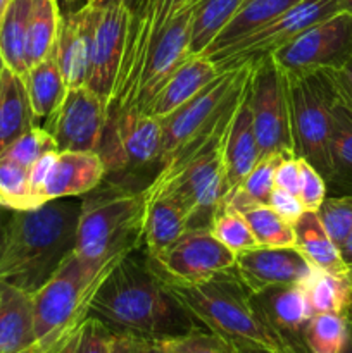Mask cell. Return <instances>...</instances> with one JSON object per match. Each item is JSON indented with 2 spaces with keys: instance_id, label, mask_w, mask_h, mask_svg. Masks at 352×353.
<instances>
[{
  "instance_id": "cell-30",
  "label": "cell",
  "mask_w": 352,
  "mask_h": 353,
  "mask_svg": "<svg viewBox=\"0 0 352 353\" xmlns=\"http://www.w3.org/2000/svg\"><path fill=\"white\" fill-rule=\"evenodd\" d=\"M330 159L331 176L326 186L337 190L338 195H352V109L338 93L331 114Z\"/></svg>"
},
{
  "instance_id": "cell-39",
  "label": "cell",
  "mask_w": 352,
  "mask_h": 353,
  "mask_svg": "<svg viewBox=\"0 0 352 353\" xmlns=\"http://www.w3.org/2000/svg\"><path fill=\"white\" fill-rule=\"evenodd\" d=\"M211 233L235 255L257 248L254 234L247 219L237 210H219L211 224Z\"/></svg>"
},
{
  "instance_id": "cell-9",
  "label": "cell",
  "mask_w": 352,
  "mask_h": 353,
  "mask_svg": "<svg viewBox=\"0 0 352 353\" xmlns=\"http://www.w3.org/2000/svg\"><path fill=\"white\" fill-rule=\"evenodd\" d=\"M247 99L261 159L273 154H293L289 79L271 55L252 61Z\"/></svg>"
},
{
  "instance_id": "cell-27",
  "label": "cell",
  "mask_w": 352,
  "mask_h": 353,
  "mask_svg": "<svg viewBox=\"0 0 352 353\" xmlns=\"http://www.w3.org/2000/svg\"><path fill=\"white\" fill-rule=\"evenodd\" d=\"M293 231L295 248L313 268L338 276H349L347 265L342 261L340 248L333 243L316 212L306 210L293 224Z\"/></svg>"
},
{
  "instance_id": "cell-56",
  "label": "cell",
  "mask_w": 352,
  "mask_h": 353,
  "mask_svg": "<svg viewBox=\"0 0 352 353\" xmlns=\"http://www.w3.org/2000/svg\"><path fill=\"white\" fill-rule=\"evenodd\" d=\"M349 326H351V324H349ZM342 353H352V327H351V338H349L347 347L344 348V352H342Z\"/></svg>"
},
{
  "instance_id": "cell-43",
  "label": "cell",
  "mask_w": 352,
  "mask_h": 353,
  "mask_svg": "<svg viewBox=\"0 0 352 353\" xmlns=\"http://www.w3.org/2000/svg\"><path fill=\"white\" fill-rule=\"evenodd\" d=\"M48 152H59L55 140L52 138V134L48 133L47 130H43L41 126H37L31 131H28L26 134H23L19 140L14 141V143L10 145V147H7L0 155L17 162V164L24 165V168L31 169V165H33L41 155L48 154Z\"/></svg>"
},
{
  "instance_id": "cell-4",
  "label": "cell",
  "mask_w": 352,
  "mask_h": 353,
  "mask_svg": "<svg viewBox=\"0 0 352 353\" xmlns=\"http://www.w3.org/2000/svg\"><path fill=\"white\" fill-rule=\"evenodd\" d=\"M123 257L93 261L72 250L64 259L54 276L31 295L35 353H55L75 333L88 316L90 302L100 283Z\"/></svg>"
},
{
  "instance_id": "cell-20",
  "label": "cell",
  "mask_w": 352,
  "mask_h": 353,
  "mask_svg": "<svg viewBox=\"0 0 352 353\" xmlns=\"http://www.w3.org/2000/svg\"><path fill=\"white\" fill-rule=\"evenodd\" d=\"M192 9L193 6L179 14L155 43L147 65H145L144 72L138 79L137 88H135L130 110L140 109L145 102H148L168 81L169 76L190 57L188 41Z\"/></svg>"
},
{
  "instance_id": "cell-14",
  "label": "cell",
  "mask_w": 352,
  "mask_h": 353,
  "mask_svg": "<svg viewBox=\"0 0 352 353\" xmlns=\"http://www.w3.org/2000/svg\"><path fill=\"white\" fill-rule=\"evenodd\" d=\"M147 259L164 281L195 285L235 269L237 255L202 228L185 231L171 247Z\"/></svg>"
},
{
  "instance_id": "cell-38",
  "label": "cell",
  "mask_w": 352,
  "mask_h": 353,
  "mask_svg": "<svg viewBox=\"0 0 352 353\" xmlns=\"http://www.w3.org/2000/svg\"><path fill=\"white\" fill-rule=\"evenodd\" d=\"M0 205L9 210L37 209L30 169L0 155Z\"/></svg>"
},
{
  "instance_id": "cell-5",
  "label": "cell",
  "mask_w": 352,
  "mask_h": 353,
  "mask_svg": "<svg viewBox=\"0 0 352 353\" xmlns=\"http://www.w3.org/2000/svg\"><path fill=\"white\" fill-rule=\"evenodd\" d=\"M145 190L116 186L81 200L75 254L110 261L137 250L144 241Z\"/></svg>"
},
{
  "instance_id": "cell-2",
  "label": "cell",
  "mask_w": 352,
  "mask_h": 353,
  "mask_svg": "<svg viewBox=\"0 0 352 353\" xmlns=\"http://www.w3.org/2000/svg\"><path fill=\"white\" fill-rule=\"evenodd\" d=\"M81 200L55 199L37 209L9 210L0 281L33 295L75 250Z\"/></svg>"
},
{
  "instance_id": "cell-46",
  "label": "cell",
  "mask_w": 352,
  "mask_h": 353,
  "mask_svg": "<svg viewBox=\"0 0 352 353\" xmlns=\"http://www.w3.org/2000/svg\"><path fill=\"white\" fill-rule=\"evenodd\" d=\"M275 188L285 190L299 196L300 190V165L295 155H286L280 161L275 171Z\"/></svg>"
},
{
  "instance_id": "cell-11",
  "label": "cell",
  "mask_w": 352,
  "mask_h": 353,
  "mask_svg": "<svg viewBox=\"0 0 352 353\" xmlns=\"http://www.w3.org/2000/svg\"><path fill=\"white\" fill-rule=\"evenodd\" d=\"M340 10H344L340 0H300L282 16L245 34L230 47L213 55L209 61L216 64L219 72L257 61L264 55H271L307 28L335 16Z\"/></svg>"
},
{
  "instance_id": "cell-57",
  "label": "cell",
  "mask_w": 352,
  "mask_h": 353,
  "mask_svg": "<svg viewBox=\"0 0 352 353\" xmlns=\"http://www.w3.org/2000/svg\"><path fill=\"white\" fill-rule=\"evenodd\" d=\"M349 278H351V283H352V271H349ZM345 317H347V319H351V321H352V309L349 310L347 316H345Z\"/></svg>"
},
{
  "instance_id": "cell-41",
  "label": "cell",
  "mask_w": 352,
  "mask_h": 353,
  "mask_svg": "<svg viewBox=\"0 0 352 353\" xmlns=\"http://www.w3.org/2000/svg\"><path fill=\"white\" fill-rule=\"evenodd\" d=\"M316 214L333 243L340 248L352 233V195L328 196Z\"/></svg>"
},
{
  "instance_id": "cell-45",
  "label": "cell",
  "mask_w": 352,
  "mask_h": 353,
  "mask_svg": "<svg viewBox=\"0 0 352 353\" xmlns=\"http://www.w3.org/2000/svg\"><path fill=\"white\" fill-rule=\"evenodd\" d=\"M268 205L290 224H295L297 219L306 212L299 196L280 188H273Z\"/></svg>"
},
{
  "instance_id": "cell-47",
  "label": "cell",
  "mask_w": 352,
  "mask_h": 353,
  "mask_svg": "<svg viewBox=\"0 0 352 353\" xmlns=\"http://www.w3.org/2000/svg\"><path fill=\"white\" fill-rule=\"evenodd\" d=\"M326 71L333 81L338 97L352 109V57H349L338 68L326 69Z\"/></svg>"
},
{
  "instance_id": "cell-1",
  "label": "cell",
  "mask_w": 352,
  "mask_h": 353,
  "mask_svg": "<svg viewBox=\"0 0 352 353\" xmlns=\"http://www.w3.org/2000/svg\"><path fill=\"white\" fill-rule=\"evenodd\" d=\"M88 316L102 321L114 333L148 341L178 338L204 327L173 296L148 259L137 257L135 250L124 255L100 283Z\"/></svg>"
},
{
  "instance_id": "cell-26",
  "label": "cell",
  "mask_w": 352,
  "mask_h": 353,
  "mask_svg": "<svg viewBox=\"0 0 352 353\" xmlns=\"http://www.w3.org/2000/svg\"><path fill=\"white\" fill-rule=\"evenodd\" d=\"M37 126L23 76L3 65L0 72V154Z\"/></svg>"
},
{
  "instance_id": "cell-42",
  "label": "cell",
  "mask_w": 352,
  "mask_h": 353,
  "mask_svg": "<svg viewBox=\"0 0 352 353\" xmlns=\"http://www.w3.org/2000/svg\"><path fill=\"white\" fill-rule=\"evenodd\" d=\"M171 353H237V347L209 330H197L178 338L152 341Z\"/></svg>"
},
{
  "instance_id": "cell-28",
  "label": "cell",
  "mask_w": 352,
  "mask_h": 353,
  "mask_svg": "<svg viewBox=\"0 0 352 353\" xmlns=\"http://www.w3.org/2000/svg\"><path fill=\"white\" fill-rule=\"evenodd\" d=\"M299 2L300 0H244V3L238 7L237 12L230 19V23L224 26V30L217 34L213 45L202 55L211 59L217 52L224 50L231 43L244 38L245 34L252 33L257 28L268 24L269 21L282 16L283 12H286L290 7Z\"/></svg>"
},
{
  "instance_id": "cell-15",
  "label": "cell",
  "mask_w": 352,
  "mask_h": 353,
  "mask_svg": "<svg viewBox=\"0 0 352 353\" xmlns=\"http://www.w3.org/2000/svg\"><path fill=\"white\" fill-rule=\"evenodd\" d=\"M107 116V103L83 85L68 88L62 102L41 128L52 134L59 152H99Z\"/></svg>"
},
{
  "instance_id": "cell-60",
  "label": "cell",
  "mask_w": 352,
  "mask_h": 353,
  "mask_svg": "<svg viewBox=\"0 0 352 353\" xmlns=\"http://www.w3.org/2000/svg\"><path fill=\"white\" fill-rule=\"evenodd\" d=\"M349 321V319H347ZM349 324H351V327H352V323H349Z\"/></svg>"
},
{
  "instance_id": "cell-58",
  "label": "cell",
  "mask_w": 352,
  "mask_h": 353,
  "mask_svg": "<svg viewBox=\"0 0 352 353\" xmlns=\"http://www.w3.org/2000/svg\"><path fill=\"white\" fill-rule=\"evenodd\" d=\"M123 2L126 3L128 7H131V6H133V3H135V0H123Z\"/></svg>"
},
{
  "instance_id": "cell-19",
  "label": "cell",
  "mask_w": 352,
  "mask_h": 353,
  "mask_svg": "<svg viewBox=\"0 0 352 353\" xmlns=\"http://www.w3.org/2000/svg\"><path fill=\"white\" fill-rule=\"evenodd\" d=\"M99 16V0H86L78 9L62 14L55 52L68 88L86 85Z\"/></svg>"
},
{
  "instance_id": "cell-10",
  "label": "cell",
  "mask_w": 352,
  "mask_h": 353,
  "mask_svg": "<svg viewBox=\"0 0 352 353\" xmlns=\"http://www.w3.org/2000/svg\"><path fill=\"white\" fill-rule=\"evenodd\" d=\"M252 62L242 64L238 68L219 72L217 78L207 86H204L197 95L182 107L161 119L162 145L159 157L157 171L185 141H188L197 131L213 123L228 107L233 105L245 92V86L251 76ZM157 174V172H155Z\"/></svg>"
},
{
  "instance_id": "cell-7",
  "label": "cell",
  "mask_w": 352,
  "mask_h": 353,
  "mask_svg": "<svg viewBox=\"0 0 352 353\" xmlns=\"http://www.w3.org/2000/svg\"><path fill=\"white\" fill-rule=\"evenodd\" d=\"M289 79L293 155L309 162L328 183L331 176V114L337 90L326 69Z\"/></svg>"
},
{
  "instance_id": "cell-59",
  "label": "cell",
  "mask_w": 352,
  "mask_h": 353,
  "mask_svg": "<svg viewBox=\"0 0 352 353\" xmlns=\"http://www.w3.org/2000/svg\"><path fill=\"white\" fill-rule=\"evenodd\" d=\"M3 65H6V64H3V61H2V57H0V72H2V69H3Z\"/></svg>"
},
{
  "instance_id": "cell-51",
  "label": "cell",
  "mask_w": 352,
  "mask_h": 353,
  "mask_svg": "<svg viewBox=\"0 0 352 353\" xmlns=\"http://www.w3.org/2000/svg\"><path fill=\"white\" fill-rule=\"evenodd\" d=\"M79 2H81V0H57V3H59V7H61L62 14L69 12V10L78 9Z\"/></svg>"
},
{
  "instance_id": "cell-29",
  "label": "cell",
  "mask_w": 352,
  "mask_h": 353,
  "mask_svg": "<svg viewBox=\"0 0 352 353\" xmlns=\"http://www.w3.org/2000/svg\"><path fill=\"white\" fill-rule=\"evenodd\" d=\"M23 79L24 85H26L28 97H30L35 119L40 126V123L43 124L47 117L57 109V105L62 102L66 92H68L61 68H59L55 47L43 61L28 69Z\"/></svg>"
},
{
  "instance_id": "cell-8",
  "label": "cell",
  "mask_w": 352,
  "mask_h": 353,
  "mask_svg": "<svg viewBox=\"0 0 352 353\" xmlns=\"http://www.w3.org/2000/svg\"><path fill=\"white\" fill-rule=\"evenodd\" d=\"M197 0H135L130 7V23L126 31L119 74L109 102L107 121L126 112L131 107L135 88L155 43L169 24Z\"/></svg>"
},
{
  "instance_id": "cell-25",
  "label": "cell",
  "mask_w": 352,
  "mask_h": 353,
  "mask_svg": "<svg viewBox=\"0 0 352 353\" xmlns=\"http://www.w3.org/2000/svg\"><path fill=\"white\" fill-rule=\"evenodd\" d=\"M0 353H35L33 299L0 281Z\"/></svg>"
},
{
  "instance_id": "cell-44",
  "label": "cell",
  "mask_w": 352,
  "mask_h": 353,
  "mask_svg": "<svg viewBox=\"0 0 352 353\" xmlns=\"http://www.w3.org/2000/svg\"><path fill=\"white\" fill-rule=\"evenodd\" d=\"M299 159V157H297ZM300 165V190H299V199L302 202L304 209L316 212L323 200L326 199V181L323 176L304 159H299Z\"/></svg>"
},
{
  "instance_id": "cell-17",
  "label": "cell",
  "mask_w": 352,
  "mask_h": 353,
  "mask_svg": "<svg viewBox=\"0 0 352 353\" xmlns=\"http://www.w3.org/2000/svg\"><path fill=\"white\" fill-rule=\"evenodd\" d=\"M235 269L251 293L276 286L306 285L314 269L295 247L252 248L237 255Z\"/></svg>"
},
{
  "instance_id": "cell-21",
  "label": "cell",
  "mask_w": 352,
  "mask_h": 353,
  "mask_svg": "<svg viewBox=\"0 0 352 353\" xmlns=\"http://www.w3.org/2000/svg\"><path fill=\"white\" fill-rule=\"evenodd\" d=\"M106 179V165L99 152H57L40 192L38 203L66 196H79L99 188Z\"/></svg>"
},
{
  "instance_id": "cell-50",
  "label": "cell",
  "mask_w": 352,
  "mask_h": 353,
  "mask_svg": "<svg viewBox=\"0 0 352 353\" xmlns=\"http://www.w3.org/2000/svg\"><path fill=\"white\" fill-rule=\"evenodd\" d=\"M7 210L9 209L0 205V257H2L3 243H6V226H7V217H9Z\"/></svg>"
},
{
  "instance_id": "cell-3",
  "label": "cell",
  "mask_w": 352,
  "mask_h": 353,
  "mask_svg": "<svg viewBox=\"0 0 352 353\" xmlns=\"http://www.w3.org/2000/svg\"><path fill=\"white\" fill-rule=\"evenodd\" d=\"M166 285L173 296L199 321V324L211 333L219 334L235 347L295 353L261 319L252 305L251 292L240 279L237 269L195 285L168 281Z\"/></svg>"
},
{
  "instance_id": "cell-31",
  "label": "cell",
  "mask_w": 352,
  "mask_h": 353,
  "mask_svg": "<svg viewBox=\"0 0 352 353\" xmlns=\"http://www.w3.org/2000/svg\"><path fill=\"white\" fill-rule=\"evenodd\" d=\"M286 155L293 154H273L268 155V157L259 159V162L245 176L244 181L233 192L223 196L216 212H219V210H237V212L242 214L248 209H254V207L268 205L269 196H271L273 188H275L276 165Z\"/></svg>"
},
{
  "instance_id": "cell-22",
  "label": "cell",
  "mask_w": 352,
  "mask_h": 353,
  "mask_svg": "<svg viewBox=\"0 0 352 353\" xmlns=\"http://www.w3.org/2000/svg\"><path fill=\"white\" fill-rule=\"evenodd\" d=\"M217 76H219V71L213 61L204 55L188 57L169 76L162 88L137 110H141L159 121L164 119L178 107L188 102L193 95H197L204 86L209 85Z\"/></svg>"
},
{
  "instance_id": "cell-23",
  "label": "cell",
  "mask_w": 352,
  "mask_h": 353,
  "mask_svg": "<svg viewBox=\"0 0 352 353\" xmlns=\"http://www.w3.org/2000/svg\"><path fill=\"white\" fill-rule=\"evenodd\" d=\"M259 159H261V154H259V145L257 140H255L247 88H245L244 97L238 102L233 119H231L230 128H228L226 140H224V195L233 192L244 181L245 176L252 171V168L257 164Z\"/></svg>"
},
{
  "instance_id": "cell-36",
  "label": "cell",
  "mask_w": 352,
  "mask_h": 353,
  "mask_svg": "<svg viewBox=\"0 0 352 353\" xmlns=\"http://www.w3.org/2000/svg\"><path fill=\"white\" fill-rule=\"evenodd\" d=\"M351 338V326L342 314H314L304 330L307 353H342Z\"/></svg>"
},
{
  "instance_id": "cell-34",
  "label": "cell",
  "mask_w": 352,
  "mask_h": 353,
  "mask_svg": "<svg viewBox=\"0 0 352 353\" xmlns=\"http://www.w3.org/2000/svg\"><path fill=\"white\" fill-rule=\"evenodd\" d=\"M31 0H10L0 19V57L6 68L24 76L26 65V34Z\"/></svg>"
},
{
  "instance_id": "cell-24",
  "label": "cell",
  "mask_w": 352,
  "mask_h": 353,
  "mask_svg": "<svg viewBox=\"0 0 352 353\" xmlns=\"http://www.w3.org/2000/svg\"><path fill=\"white\" fill-rule=\"evenodd\" d=\"M185 231H188V219L178 199L169 193L145 190L144 245L147 257L164 252Z\"/></svg>"
},
{
  "instance_id": "cell-18",
  "label": "cell",
  "mask_w": 352,
  "mask_h": 353,
  "mask_svg": "<svg viewBox=\"0 0 352 353\" xmlns=\"http://www.w3.org/2000/svg\"><path fill=\"white\" fill-rule=\"evenodd\" d=\"M254 309L269 330L295 353H307L304 330L314 316L304 285L276 286L251 293Z\"/></svg>"
},
{
  "instance_id": "cell-52",
  "label": "cell",
  "mask_w": 352,
  "mask_h": 353,
  "mask_svg": "<svg viewBox=\"0 0 352 353\" xmlns=\"http://www.w3.org/2000/svg\"><path fill=\"white\" fill-rule=\"evenodd\" d=\"M237 353H275L269 350H261V348H247V347H237Z\"/></svg>"
},
{
  "instance_id": "cell-48",
  "label": "cell",
  "mask_w": 352,
  "mask_h": 353,
  "mask_svg": "<svg viewBox=\"0 0 352 353\" xmlns=\"http://www.w3.org/2000/svg\"><path fill=\"white\" fill-rule=\"evenodd\" d=\"M150 341L128 333H114L110 353H148Z\"/></svg>"
},
{
  "instance_id": "cell-53",
  "label": "cell",
  "mask_w": 352,
  "mask_h": 353,
  "mask_svg": "<svg viewBox=\"0 0 352 353\" xmlns=\"http://www.w3.org/2000/svg\"><path fill=\"white\" fill-rule=\"evenodd\" d=\"M148 353H171V352H168L166 348L159 347L157 343H152V341H150V348H148Z\"/></svg>"
},
{
  "instance_id": "cell-37",
  "label": "cell",
  "mask_w": 352,
  "mask_h": 353,
  "mask_svg": "<svg viewBox=\"0 0 352 353\" xmlns=\"http://www.w3.org/2000/svg\"><path fill=\"white\" fill-rule=\"evenodd\" d=\"M251 226L252 234L262 248L295 247L293 224L283 219L269 205H259L242 212Z\"/></svg>"
},
{
  "instance_id": "cell-55",
  "label": "cell",
  "mask_w": 352,
  "mask_h": 353,
  "mask_svg": "<svg viewBox=\"0 0 352 353\" xmlns=\"http://www.w3.org/2000/svg\"><path fill=\"white\" fill-rule=\"evenodd\" d=\"M9 2H10V0H0V19H2V16H3V12H6Z\"/></svg>"
},
{
  "instance_id": "cell-54",
  "label": "cell",
  "mask_w": 352,
  "mask_h": 353,
  "mask_svg": "<svg viewBox=\"0 0 352 353\" xmlns=\"http://www.w3.org/2000/svg\"><path fill=\"white\" fill-rule=\"evenodd\" d=\"M340 3H342V9L352 14V0H340Z\"/></svg>"
},
{
  "instance_id": "cell-49",
  "label": "cell",
  "mask_w": 352,
  "mask_h": 353,
  "mask_svg": "<svg viewBox=\"0 0 352 353\" xmlns=\"http://www.w3.org/2000/svg\"><path fill=\"white\" fill-rule=\"evenodd\" d=\"M340 255H342V261H344V264L347 265L349 271H352V233L349 234L347 240L342 243Z\"/></svg>"
},
{
  "instance_id": "cell-33",
  "label": "cell",
  "mask_w": 352,
  "mask_h": 353,
  "mask_svg": "<svg viewBox=\"0 0 352 353\" xmlns=\"http://www.w3.org/2000/svg\"><path fill=\"white\" fill-rule=\"evenodd\" d=\"M62 12L57 0H31L26 34V65L43 61L57 43Z\"/></svg>"
},
{
  "instance_id": "cell-61",
  "label": "cell",
  "mask_w": 352,
  "mask_h": 353,
  "mask_svg": "<svg viewBox=\"0 0 352 353\" xmlns=\"http://www.w3.org/2000/svg\"><path fill=\"white\" fill-rule=\"evenodd\" d=\"M349 323H352V321H349Z\"/></svg>"
},
{
  "instance_id": "cell-32",
  "label": "cell",
  "mask_w": 352,
  "mask_h": 353,
  "mask_svg": "<svg viewBox=\"0 0 352 353\" xmlns=\"http://www.w3.org/2000/svg\"><path fill=\"white\" fill-rule=\"evenodd\" d=\"M244 0H197L190 23V57L202 55L224 30Z\"/></svg>"
},
{
  "instance_id": "cell-35",
  "label": "cell",
  "mask_w": 352,
  "mask_h": 353,
  "mask_svg": "<svg viewBox=\"0 0 352 353\" xmlns=\"http://www.w3.org/2000/svg\"><path fill=\"white\" fill-rule=\"evenodd\" d=\"M304 288L314 314L333 312L347 316L352 309V283L349 276L314 269Z\"/></svg>"
},
{
  "instance_id": "cell-16",
  "label": "cell",
  "mask_w": 352,
  "mask_h": 353,
  "mask_svg": "<svg viewBox=\"0 0 352 353\" xmlns=\"http://www.w3.org/2000/svg\"><path fill=\"white\" fill-rule=\"evenodd\" d=\"M99 2L100 16L93 37L86 86L92 88L109 109L110 97L119 74L124 43H126L130 7L123 0H99Z\"/></svg>"
},
{
  "instance_id": "cell-6",
  "label": "cell",
  "mask_w": 352,
  "mask_h": 353,
  "mask_svg": "<svg viewBox=\"0 0 352 353\" xmlns=\"http://www.w3.org/2000/svg\"><path fill=\"white\" fill-rule=\"evenodd\" d=\"M228 128L230 124L186 161L157 172L145 188L176 196L186 212L188 230H209L224 195L223 148Z\"/></svg>"
},
{
  "instance_id": "cell-40",
  "label": "cell",
  "mask_w": 352,
  "mask_h": 353,
  "mask_svg": "<svg viewBox=\"0 0 352 353\" xmlns=\"http://www.w3.org/2000/svg\"><path fill=\"white\" fill-rule=\"evenodd\" d=\"M113 340L114 331L107 324L97 317L86 316L55 353H110Z\"/></svg>"
},
{
  "instance_id": "cell-12",
  "label": "cell",
  "mask_w": 352,
  "mask_h": 353,
  "mask_svg": "<svg viewBox=\"0 0 352 353\" xmlns=\"http://www.w3.org/2000/svg\"><path fill=\"white\" fill-rule=\"evenodd\" d=\"M286 76L333 69L352 57V14L340 10L271 54Z\"/></svg>"
},
{
  "instance_id": "cell-13",
  "label": "cell",
  "mask_w": 352,
  "mask_h": 353,
  "mask_svg": "<svg viewBox=\"0 0 352 353\" xmlns=\"http://www.w3.org/2000/svg\"><path fill=\"white\" fill-rule=\"evenodd\" d=\"M161 121L141 110H126L107 121L99 154L107 174H131L157 168L161 157Z\"/></svg>"
}]
</instances>
